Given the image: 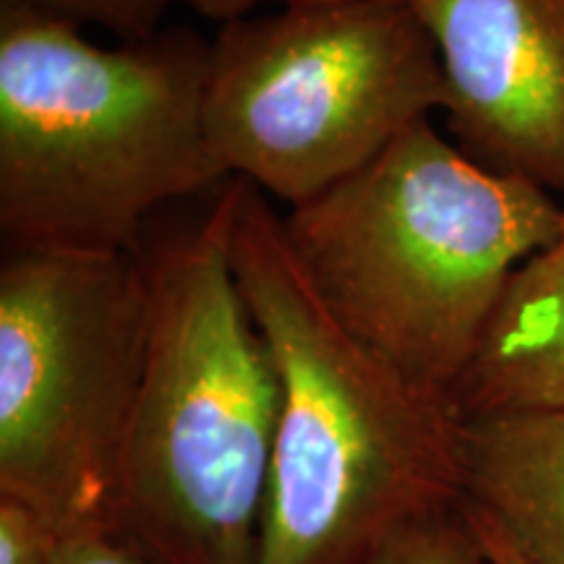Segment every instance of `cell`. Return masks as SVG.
Instances as JSON below:
<instances>
[{
  "mask_svg": "<svg viewBox=\"0 0 564 564\" xmlns=\"http://www.w3.org/2000/svg\"><path fill=\"white\" fill-rule=\"evenodd\" d=\"M228 188L232 270L280 379L257 564H352L463 502V413L335 319L278 204L246 181Z\"/></svg>",
  "mask_w": 564,
  "mask_h": 564,
  "instance_id": "obj_1",
  "label": "cell"
},
{
  "mask_svg": "<svg viewBox=\"0 0 564 564\" xmlns=\"http://www.w3.org/2000/svg\"><path fill=\"white\" fill-rule=\"evenodd\" d=\"M209 42L160 30L100 45L0 0V232L6 249L139 251L160 207L220 192L204 87Z\"/></svg>",
  "mask_w": 564,
  "mask_h": 564,
  "instance_id": "obj_2",
  "label": "cell"
},
{
  "mask_svg": "<svg viewBox=\"0 0 564 564\" xmlns=\"http://www.w3.org/2000/svg\"><path fill=\"white\" fill-rule=\"evenodd\" d=\"M228 183L199 223L141 246L150 327L110 531L154 564L259 556L280 379L232 270Z\"/></svg>",
  "mask_w": 564,
  "mask_h": 564,
  "instance_id": "obj_3",
  "label": "cell"
},
{
  "mask_svg": "<svg viewBox=\"0 0 564 564\" xmlns=\"http://www.w3.org/2000/svg\"><path fill=\"white\" fill-rule=\"evenodd\" d=\"M562 217L554 194L470 160L426 121L282 212V230L348 333L453 398L512 274Z\"/></svg>",
  "mask_w": 564,
  "mask_h": 564,
  "instance_id": "obj_4",
  "label": "cell"
},
{
  "mask_svg": "<svg viewBox=\"0 0 564 564\" xmlns=\"http://www.w3.org/2000/svg\"><path fill=\"white\" fill-rule=\"evenodd\" d=\"M444 108L434 40L411 0L280 6L209 40L204 116L228 178L285 209L361 171Z\"/></svg>",
  "mask_w": 564,
  "mask_h": 564,
  "instance_id": "obj_5",
  "label": "cell"
},
{
  "mask_svg": "<svg viewBox=\"0 0 564 564\" xmlns=\"http://www.w3.org/2000/svg\"><path fill=\"white\" fill-rule=\"evenodd\" d=\"M147 327L141 249H6L0 497L30 505L61 535L110 531Z\"/></svg>",
  "mask_w": 564,
  "mask_h": 564,
  "instance_id": "obj_6",
  "label": "cell"
},
{
  "mask_svg": "<svg viewBox=\"0 0 564 564\" xmlns=\"http://www.w3.org/2000/svg\"><path fill=\"white\" fill-rule=\"evenodd\" d=\"M470 160L564 194V0H411Z\"/></svg>",
  "mask_w": 564,
  "mask_h": 564,
  "instance_id": "obj_7",
  "label": "cell"
},
{
  "mask_svg": "<svg viewBox=\"0 0 564 564\" xmlns=\"http://www.w3.org/2000/svg\"><path fill=\"white\" fill-rule=\"evenodd\" d=\"M463 502L525 564H564V411L463 415Z\"/></svg>",
  "mask_w": 564,
  "mask_h": 564,
  "instance_id": "obj_8",
  "label": "cell"
},
{
  "mask_svg": "<svg viewBox=\"0 0 564 564\" xmlns=\"http://www.w3.org/2000/svg\"><path fill=\"white\" fill-rule=\"evenodd\" d=\"M453 400L463 415L564 411V217L512 274Z\"/></svg>",
  "mask_w": 564,
  "mask_h": 564,
  "instance_id": "obj_9",
  "label": "cell"
},
{
  "mask_svg": "<svg viewBox=\"0 0 564 564\" xmlns=\"http://www.w3.org/2000/svg\"><path fill=\"white\" fill-rule=\"evenodd\" d=\"M352 564H494L463 502L394 528Z\"/></svg>",
  "mask_w": 564,
  "mask_h": 564,
  "instance_id": "obj_10",
  "label": "cell"
},
{
  "mask_svg": "<svg viewBox=\"0 0 564 564\" xmlns=\"http://www.w3.org/2000/svg\"><path fill=\"white\" fill-rule=\"evenodd\" d=\"M53 17H61L70 24L89 30H105L116 34L118 42L147 40L160 32L171 0H24Z\"/></svg>",
  "mask_w": 564,
  "mask_h": 564,
  "instance_id": "obj_11",
  "label": "cell"
},
{
  "mask_svg": "<svg viewBox=\"0 0 564 564\" xmlns=\"http://www.w3.org/2000/svg\"><path fill=\"white\" fill-rule=\"evenodd\" d=\"M61 533L30 505L0 497V564H58Z\"/></svg>",
  "mask_w": 564,
  "mask_h": 564,
  "instance_id": "obj_12",
  "label": "cell"
},
{
  "mask_svg": "<svg viewBox=\"0 0 564 564\" xmlns=\"http://www.w3.org/2000/svg\"><path fill=\"white\" fill-rule=\"evenodd\" d=\"M58 564H154L123 544L108 528L61 535Z\"/></svg>",
  "mask_w": 564,
  "mask_h": 564,
  "instance_id": "obj_13",
  "label": "cell"
},
{
  "mask_svg": "<svg viewBox=\"0 0 564 564\" xmlns=\"http://www.w3.org/2000/svg\"><path fill=\"white\" fill-rule=\"evenodd\" d=\"M192 9L204 19L217 21V24H228V21L251 17L257 13L259 6L278 3V6H299V3H333V0H171Z\"/></svg>",
  "mask_w": 564,
  "mask_h": 564,
  "instance_id": "obj_14",
  "label": "cell"
},
{
  "mask_svg": "<svg viewBox=\"0 0 564 564\" xmlns=\"http://www.w3.org/2000/svg\"><path fill=\"white\" fill-rule=\"evenodd\" d=\"M463 510H465V514H468L470 525H474V531L478 533V539H481L486 554L491 556L494 564H525L523 556H520L510 544H507L505 535L499 533L497 528L489 523V520L470 510V507L465 502H463Z\"/></svg>",
  "mask_w": 564,
  "mask_h": 564,
  "instance_id": "obj_15",
  "label": "cell"
}]
</instances>
